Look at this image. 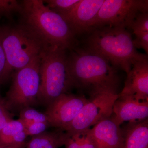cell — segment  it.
Listing matches in <instances>:
<instances>
[{"instance_id":"cell-1","label":"cell","mask_w":148,"mask_h":148,"mask_svg":"<svg viewBox=\"0 0 148 148\" xmlns=\"http://www.w3.org/2000/svg\"><path fill=\"white\" fill-rule=\"evenodd\" d=\"M70 51L69 70L75 87L87 90L90 95L103 92L119 94L117 69L108 60L83 48Z\"/></svg>"},{"instance_id":"cell-2","label":"cell","mask_w":148,"mask_h":148,"mask_svg":"<svg viewBox=\"0 0 148 148\" xmlns=\"http://www.w3.org/2000/svg\"><path fill=\"white\" fill-rule=\"evenodd\" d=\"M86 34L83 48L103 56L127 74L133 64L148 56L138 52L127 28L104 26L90 29Z\"/></svg>"},{"instance_id":"cell-3","label":"cell","mask_w":148,"mask_h":148,"mask_svg":"<svg viewBox=\"0 0 148 148\" xmlns=\"http://www.w3.org/2000/svg\"><path fill=\"white\" fill-rule=\"evenodd\" d=\"M19 12L22 16V24L47 45L66 50L78 45L76 36L67 21L47 6L42 0L23 1Z\"/></svg>"},{"instance_id":"cell-4","label":"cell","mask_w":148,"mask_h":148,"mask_svg":"<svg viewBox=\"0 0 148 148\" xmlns=\"http://www.w3.org/2000/svg\"><path fill=\"white\" fill-rule=\"evenodd\" d=\"M0 39L6 59L5 80L17 71L41 57L49 46L22 24L0 29Z\"/></svg>"},{"instance_id":"cell-5","label":"cell","mask_w":148,"mask_h":148,"mask_svg":"<svg viewBox=\"0 0 148 148\" xmlns=\"http://www.w3.org/2000/svg\"><path fill=\"white\" fill-rule=\"evenodd\" d=\"M49 46L43 53L40 65V86L38 101L48 106L75 88L69 71L66 51Z\"/></svg>"},{"instance_id":"cell-6","label":"cell","mask_w":148,"mask_h":148,"mask_svg":"<svg viewBox=\"0 0 148 148\" xmlns=\"http://www.w3.org/2000/svg\"><path fill=\"white\" fill-rule=\"evenodd\" d=\"M40 58H37L15 72L12 84L3 98L10 112L31 107L38 102L40 82Z\"/></svg>"},{"instance_id":"cell-7","label":"cell","mask_w":148,"mask_h":148,"mask_svg":"<svg viewBox=\"0 0 148 148\" xmlns=\"http://www.w3.org/2000/svg\"><path fill=\"white\" fill-rule=\"evenodd\" d=\"M145 11H148L147 0H105L90 30L104 26L130 28L138 13Z\"/></svg>"},{"instance_id":"cell-8","label":"cell","mask_w":148,"mask_h":148,"mask_svg":"<svg viewBox=\"0 0 148 148\" xmlns=\"http://www.w3.org/2000/svg\"><path fill=\"white\" fill-rule=\"evenodd\" d=\"M118 96V93L109 92L90 95L88 101L64 131L69 134L82 132L110 117L112 114L114 103Z\"/></svg>"},{"instance_id":"cell-9","label":"cell","mask_w":148,"mask_h":148,"mask_svg":"<svg viewBox=\"0 0 148 148\" xmlns=\"http://www.w3.org/2000/svg\"><path fill=\"white\" fill-rule=\"evenodd\" d=\"M88 101L83 95L70 93L61 95L47 106L45 114L49 125L64 131Z\"/></svg>"},{"instance_id":"cell-10","label":"cell","mask_w":148,"mask_h":148,"mask_svg":"<svg viewBox=\"0 0 148 148\" xmlns=\"http://www.w3.org/2000/svg\"><path fill=\"white\" fill-rule=\"evenodd\" d=\"M104 1L105 0H80L71 10L61 16L76 36L84 34L90 30Z\"/></svg>"},{"instance_id":"cell-11","label":"cell","mask_w":148,"mask_h":148,"mask_svg":"<svg viewBox=\"0 0 148 148\" xmlns=\"http://www.w3.org/2000/svg\"><path fill=\"white\" fill-rule=\"evenodd\" d=\"M112 116L120 125L125 122H135L147 119L148 101L118 94L114 103Z\"/></svg>"},{"instance_id":"cell-12","label":"cell","mask_w":148,"mask_h":148,"mask_svg":"<svg viewBox=\"0 0 148 148\" xmlns=\"http://www.w3.org/2000/svg\"><path fill=\"white\" fill-rule=\"evenodd\" d=\"M120 126L111 116L87 130L98 148H123Z\"/></svg>"},{"instance_id":"cell-13","label":"cell","mask_w":148,"mask_h":148,"mask_svg":"<svg viewBox=\"0 0 148 148\" xmlns=\"http://www.w3.org/2000/svg\"><path fill=\"white\" fill-rule=\"evenodd\" d=\"M119 95L148 101V56L132 65L127 74L124 88Z\"/></svg>"},{"instance_id":"cell-14","label":"cell","mask_w":148,"mask_h":148,"mask_svg":"<svg viewBox=\"0 0 148 148\" xmlns=\"http://www.w3.org/2000/svg\"><path fill=\"white\" fill-rule=\"evenodd\" d=\"M124 139L123 148H148V119L128 123L121 129Z\"/></svg>"},{"instance_id":"cell-15","label":"cell","mask_w":148,"mask_h":148,"mask_svg":"<svg viewBox=\"0 0 148 148\" xmlns=\"http://www.w3.org/2000/svg\"><path fill=\"white\" fill-rule=\"evenodd\" d=\"M69 133L58 129L53 132H45L32 136L27 143L26 148H58L65 145Z\"/></svg>"},{"instance_id":"cell-16","label":"cell","mask_w":148,"mask_h":148,"mask_svg":"<svg viewBox=\"0 0 148 148\" xmlns=\"http://www.w3.org/2000/svg\"><path fill=\"white\" fill-rule=\"evenodd\" d=\"M24 125L19 119L9 122L0 131V146L18 145L27 137Z\"/></svg>"},{"instance_id":"cell-17","label":"cell","mask_w":148,"mask_h":148,"mask_svg":"<svg viewBox=\"0 0 148 148\" xmlns=\"http://www.w3.org/2000/svg\"><path fill=\"white\" fill-rule=\"evenodd\" d=\"M135 38L133 43L135 48H142L148 54V11L138 13L130 27Z\"/></svg>"},{"instance_id":"cell-18","label":"cell","mask_w":148,"mask_h":148,"mask_svg":"<svg viewBox=\"0 0 148 148\" xmlns=\"http://www.w3.org/2000/svg\"><path fill=\"white\" fill-rule=\"evenodd\" d=\"M69 134L65 145L66 148H98L88 130Z\"/></svg>"},{"instance_id":"cell-19","label":"cell","mask_w":148,"mask_h":148,"mask_svg":"<svg viewBox=\"0 0 148 148\" xmlns=\"http://www.w3.org/2000/svg\"><path fill=\"white\" fill-rule=\"evenodd\" d=\"M18 119L24 125L25 129L34 123H48L45 114L40 112L31 107L24 108L20 110Z\"/></svg>"},{"instance_id":"cell-20","label":"cell","mask_w":148,"mask_h":148,"mask_svg":"<svg viewBox=\"0 0 148 148\" xmlns=\"http://www.w3.org/2000/svg\"><path fill=\"white\" fill-rule=\"evenodd\" d=\"M80 0H46L45 5L61 16L68 13L79 2Z\"/></svg>"},{"instance_id":"cell-21","label":"cell","mask_w":148,"mask_h":148,"mask_svg":"<svg viewBox=\"0 0 148 148\" xmlns=\"http://www.w3.org/2000/svg\"><path fill=\"white\" fill-rule=\"evenodd\" d=\"M13 115L6 106L3 98L0 96V131L8 123L13 120Z\"/></svg>"},{"instance_id":"cell-22","label":"cell","mask_w":148,"mask_h":148,"mask_svg":"<svg viewBox=\"0 0 148 148\" xmlns=\"http://www.w3.org/2000/svg\"><path fill=\"white\" fill-rule=\"evenodd\" d=\"M50 126L47 122H35L25 128L27 136H35L45 132L48 127Z\"/></svg>"},{"instance_id":"cell-23","label":"cell","mask_w":148,"mask_h":148,"mask_svg":"<svg viewBox=\"0 0 148 148\" xmlns=\"http://www.w3.org/2000/svg\"><path fill=\"white\" fill-rule=\"evenodd\" d=\"M18 7L19 4L16 1L0 0V13L7 15L18 10Z\"/></svg>"},{"instance_id":"cell-24","label":"cell","mask_w":148,"mask_h":148,"mask_svg":"<svg viewBox=\"0 0 148 148\" xmlns=\"http://www.w3.org/2000/svg\"><path fill=\"white\" fill-rule=\"evenodd\" d=\"M6 69V59L5 53L0 39V84L5 81Z\"/></svg>"},{"instance_id":"cell-25","label":"cell","mask_w":148,"mask_h":148,"mask_svg":"<svg viewBox=\"0 0 148 148\" xmlns=\"http://www.w3.org/2000/svg\"><path fill=\"white\" fill-rule=\"evenodd\" d=\"M27 143L26 142L18 145L9 146H0V148H26Z\"/></svg>"}]
</instances>
